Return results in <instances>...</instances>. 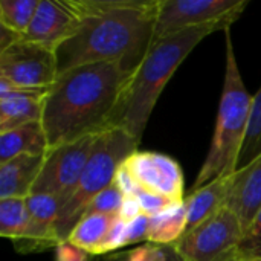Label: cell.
Here are the masks:
<instances>
[{
	"label": "cell",
	"mask_w": 261,
	"mask_h": 261,
	"mask_svg": "<svg viewBox=\"0 0 261 261\" xmlns=\"http://www.w3.org/2000/svg\"><path fill=\"white\" fill-rule=\"evenodd\" d=\"M81 21L57 49L58 75L84 64L116 63L135 72L154 41L159 0H70Z\"/></svg>",
	"instance_id": "6da1fadb"
},
{
	"label": "cell",
	"mask_w": 261,
	"mask_h": 261,
	"mask_svg": "<svg viewBox=\"0 0 261 261\" xmlns=\"http://www.w3.org/2000/svg\"><path fill=\"white\" fill-rule=\"evenodd\" d=\"M132 75L116 63H92L60 73L43 99L49 148L109 130Z\"/></svg>",
	"instance_id": "7a4b0ae2"
},
{
	"label": "cell",
	"mask_w": 261,
	"mask_h": 261,
	"mask_svg": "<svg viewBox=\"0 0 261 261\" xmlns=\"http://www.w3.org/2000/svg\"><path fill=\"white\" fill-rule=\"evenodd\" d=\"M216 31L213 26L190 28L154 40L124 87L110 119V128H122L141 144L164 87L191 50Z\"/></svg>",
	"instance_id": "3957f363"
},
{
	"label": "cell",
	"mask_w": 261,
	"mask_h": 261,
	"mask_svg": "<svg viewBox=\"0 0 261 261\" xmlns=\"http://www.w3.org/2000/svg\"><path fill=\"white\" fill-rule=\"evenodd\" d=\"M226 32V67L223 92L219 104V113L213 141L206 159L199 171L191 191L208 185L210 182L229 176L237 171L239 156L246 138L252 96L245 87L229 29Z\"/></svg>",
	"instance_id": "277c9868"
},
{
	"label": "cell",
	"mask_w": 261,
	"mask_h": 261,
	"mask_svg": "<svg viewBox=\"0 0 261 261\" xmlns=\"http://www.w3.org/2000/svg\"><path fill=\"white\" fill-rule=\"evenodd\" d=\"M138 147L139 144L122 128L113 127L99 133L75 193L60 210L57 234L61 242L67 240L87 205L101 191L115 184L118 170Z\"/></svg>",
	"instance_id": "5b68a950"
},
{
	"label": "cell",
	"mask_w": 261,
	"mask_h": 261,
	"mask_svg": "<svg viewBox=\"0 0 261 261\" xmlns=\"http://www.w3.org/2000/svg\"><path fill=\"white\" fill-rule=\"evenodd\" d=\"M243 234L239 217L223 206L213 217L185 232L173 249L184 261H237L242 258Z\"/></svg>",
	"instance_id": "8992f818"
},
{
	"label": "cell",
	"mask_w": 261,
	"mask_h": 261,
	"mask_svg": "<svg viewBox=\"0 0 261 261\" xmlns=\"http://www.w3.org/2000/svg\"><path fill=\"white\" fill-rule=\"evenodd\" d=\"M58 78L57 50L17 40L0 50V89L49 90Z\"/></svg>",
	"instance_id": "52a82bcc"
},
{
	"label": "cell",
	"mask_w": 261,
	"mask_h": 261,
	"mask_svg": "<svg viewBox=\"0 0 261 261\" xmlns=\"http://www.w3.org/2000/svg\"><path fill=\"white\" fill-rule=\"evenodd\" d=\"M246 6L248 0H159L154 40L190 28L226 31Z\"/></svg>",
	"instance_id": "ba28073f"
},
{
	"label": "cell",
	"mask_w": 261,
	"mask_h": 261,
	"mask_svg": "<svg viewBox=\"0 0 261 261\" xmlns=\"http://www.w3.org/2000/svg\"><path fill=\"white\" fill-rule=\"evenodd\" d=\"M98 136L99 135H90L83 139L49 148L41 173L32 188V194L54 196L63 206L75 193Z\"/></svg>",
	"instance_id": "9c48e42d"
},
{
	"label": "cell",
	"mask_w": 261,
	"mask_h": 261,
	"mask_svg": "<svg viewBox=\"0 0 261 261\" xmlns=\"http://www.w3.org/2000/svg\"><path fill=\"white\" fill-rule=\"evenodd\" d=\"M122 165L139 188L176 203L185 200L184 173L179 162L173 158L164 153L136 150Z\"/></svg>",
	"instance_id": "30bf717a"
},
{
	"label": "cell",
	"mask_w": 261,
	"mask_h": 261,
	"mask_svg": "<svg viewBox=\"0 0 261 261\" xmlns=\"http://www.w3.org/2000/svg\"><path fill=\"white\" fill-rule=\"evenodd\" d=\"M80 21L81 18L70 0H40L35 15L21 38L57 50L76 32Z\"/></svg>",
	"instance_id": "8fae6325"
},
{
	"label": "cell",
	"mask_w": 261,
	"mask_h": 261,
	"mask_svg": "<svg viewBox=\"0 0 261 261\" xmlns=\"http://www.w3.org/2000/svg\"><path fill=\"white\" fill-rule=\"evenodd\" d=\"M29 211V225L21 240L14 248L21 254L43 252L61 243L57 234V220L61 202L47 194H32L26 199Z\"/></svg>",
	"instance_id": "7c38bea8"
},
{
	"label": "cell",
	"mask_w": 261,
	"mask_h": 261,
	"mask_svg": "<svg viewBox=\"0 0 261 261\" xmlns=\"http://www.w3.org/2000/svg\"><path fill=\"white\" fill-rule=\"evenodd\" d=\"M226 206L246 231L261 208V154L232 174Z\"/></svg>",
	"instance_id": "4fadbf2b"
},
{
	"label": "cell",
	"mask_w": 261,
	"mask_h": 261,
	"mask_svg": "<svg viewBox=\"0 0 261 261\" xmlns=\"http://www.w3.org/2000/svg\"><path fill=\"white\" fill-rule=\"evenodd\" d=\"M47 90L0 89V133L43 119Z\"/></svg>",
	"instance_id": "5bb4252c"
},
{
	"label": "cell",
	"mask_w": 261,
	"mask_h": 261,
	"mask_svg": "<svg viewBox=\"0 0 261 261\" xmlns=\"http://www.w3.org/2000/svg\"><path fill=\"white\" fill-rule=\"evenodd\" d=\"M44 156L21 154L0 164V199H28L41 173Z\"/></svg>",
	"instance_id": "9a60e30c"
},
{
	"label": "cell",
	"mask_w": 261,
	"mask_h": 261,
	"mask_svg": "<svg viewBox=\"0 0 261 261\" xmlns=\"http://www.w3.org/2000/svg\"><path fill=\"white\" fill-rule=\"evenodd\" d=\"M234 174V173H232ZM232 174L219 177L208 185L197 188L190 193V196L185 197V206H187V216H188V225L187 232L213 217L216 213H219L223 206H226V200L231 190Z\"/></svg>",
	"instance_id": "2e32d148"
},
{
	"label": "cell",
	"mask_w": 261,
	"mask_h": 261,
	"mask_svg": "<svg viewBox=\"0 0 261 261\" xmlns=\"http://www.w3.org/2000/svg\"><path fill=\"white\" fill-rule=\"evenodd\" d=\"M47 151L49 142L41 121L0 133V164L21 154L44 156Z\"/></svg>",
	"instance_id": "e0dca14e"
},
{
	"label": "cell",
	"mask_w": 261,
	"mask_h": 261,
	"mask_svg": "<svg viewBox=\"0 0 261 261\" xmlns=\"http://www.w3.org/2000/svg\"><path fill=\"white\" fill-rule=\"evenodd\" d=\"M118 216L107 214H86L73 226L67 242L81 248L90 255H98L101 246L107 240Z\"/></svg>",
	"instance_id": "ac0fdd59"
},
{
	"label": "cell",
	"mask_w": 261,
	"mask_h": 261,
	"mask_svg": "<svg viewBox=\"0 0 261 261\" xmlns=\"http://www.w3.org/2000/svg\"><path fill=\"white\" fill-rule=\"evenodd\" d=\"M188 216L185 200L165 210L150 219V231L147 243L158 246H173L187 232Z\"/></svg>",
	"instance_id": "d6986e66"
},
{
	"label": "cell",
	"mask_w": 261,
	"mask_h": 261,
	"mask_svg": "<svg viewBox=\"0 0 261 261\" xmlns=\"http://www.w3.org/2000/svg\"><path fill=\"white\" fill-rule=\"evenodd\" d=\"M29 225L26 199H0V236L12 240L23 239Z\"/></svg>",
	"instance_id": "ffe728a7"
},
{
	"label": "cell",
	"mask_w": 261,
	"mask_h": 261,
	"mask_svg": "<svg viewBox=\"0 0 261 261\" xmlns=\"http://www.w3.org/2000/svg\"><path fill=\"white\" fill-rule=\"evenodd\" d=\"M40 0H2L0 2V26L23 37L28 31Z\"/></svg>",
	"instance_id": "44dd1931"
},
{
	"label": "cell",
	"mask_w": 261,
	"mask_h": 261,
	"mask_svg": "<svg viewBox=\"0 0 261 261\" xmlns=\"http://www.w3.org/2000/svg\"><path fill=\"white\" fill-rule=\"evenodd\" d=\"M261 154V87L252 96V109L245 142L240 150L237 170L252 162Z\"/></svg>",
	"instance_id": "7402d4cb"
},
{
	"label": "cell",
	"mask_w": 261,
	"mask_h": 261,
	"mask_svg": "<svg viewBox=\"0 0 261 261\" xmlns=\"http://www.w3.org/2000/svg\"><path fill=\"white\" fill-rule=\"evenodd\" d=\"M122 191L113 184L104 191H101L86 208L84 214H107V216H118L119 208L124 200Z\"/></svg>",
	"instance_id": "603a6c76"
},
{
	"label": "cell",
	"mask_w": 261,
	"mask_h": 261,
	"mask_svg": "<svg viewBox=\"0 0 261 261\" xmlns=\"http://www.w3.org/2000/svg\"><path fill=\"white\" fill-rule=\"evenodd\" d=\"M139 203H141V208H142V214L148 216V217H154L161 213H164L165 210H168L170 206L176 205V202L167 199V197H162V196H158V194H153V193H148L139 187L135 188L133 194ZM182 203V202H180Z\"/></svg>",
	"instance_id": "cb8c5ba5"
},
{
	"label": "cell",
	"mask_w": 261,
	"mask_h": 261,
	"mask_svg": "<svg viewBox=\"0 0 261 261\" xmlns=\"http://www.w3.org/2000/svg\"><path fill=\"white\" fill-rule=\"evenodd\" d=\"M240 257H261V208L251 226L243 234Z\"/></svg>",
	"instance_id": "d4e9b609"
},
{
	"label": "cell",
	"mask_w": 261,
	"mask_h": 261,
	"mask_svg": "<svg viewBox=\"0 0 261 261\" xmlns=\"http://www.w3.org/2000/svg\"><path fill=\"white\" fill-rule=\"evenodd\" d=\"M170 246L158 245H141L130 251L128 261H170Z\"/></svg>",
	"instance_id": "484cf974"
},
{
	"label": "cell",
	"mask_w": 261,
	"mask_h": 261,
	"mask_svg": "<svg viewBox=\"0 0 261 261\" xmlns=\"http://www.w3.org/2000/svg\"><path fill=\"white\" fill-rule=\"evenodd\" d=\"M150 219L151 217L141 214L136 219L127 222V246L147 242L150 231Z\"/></svg>",
	"instance_id": "4316f807"
},
{
	"label": "cell",
	"mask_w": 261,
	"mask_h": 261,
	"mask_svg": "<svg viewBox=\"0 0 261 261\" xmlns=\"http://www.w3.org/2000/svg\"><path fill=\"white\" fill-rule=\"evenodd\" d=\"M92 255L70 242H61L55 249V261H90Z\"/></svg>",
	"instance_id": "83f0119b"
},
{
	"label": "cell",
	"mask_w": 261,
	"mask_h": 261,
	"mask_svg": "<svg viewBox=\"0 0 261 261\" xmlns=\"http://www.w3.org/2000/svg\"><path fill=\"white\" fill-rule=\"evenodd\" d=\"M141 214H142V208H141L139 200L135 196H125L124 200H122V205L119 208L118 217L125 220V222H130V220L136 219Z\"/></svg>",
	"instance_id": "f1b7e54d"
},
{
	"label": "cell",
	"mask_w": 261,
	"mask_h": 261,
	"mask_svg": "<svg viewBox=\"0 0 261 261\" xmlns=\"http://www.w3.org/2000/svg\"><path fill=\"white\" fill-rule=\"evenodd\" d=\"M130 251L125 252H113L107 255H92L90 261H128Z\"/></svg>",
	"instance_id": "f546056e"
},
{
	"label": "cell",
	"mask_w": 261,
	"mask_h": 261,
	"mask_svg": "<svg viewBox=\"0 0 261 261\" xmlns=\"http://www.w3.org/2000/svg\"><path fill=\"white\" fill-rule=\"evenodd\" d=\"M171 248V251H170V261H184L176 252H174V249H173V246H170Z\"/></svg>",
	"instance_id": "4dcf8cb0"
},
{
	"label": "cell",
	"mask_w": 261,
	"mask_h": 261,
	"mask_svg": "<svg viewBox=\"0 0 261 261\" xmlns=\"http://www.w3.org/2000/svg\"><path fill=\"white\" fill-rule=\"evenodd\" d=\"M237 261H261V257H242Z\"/></svg>",
	"instance_id": "1f68e13d"
}]
</instances>
